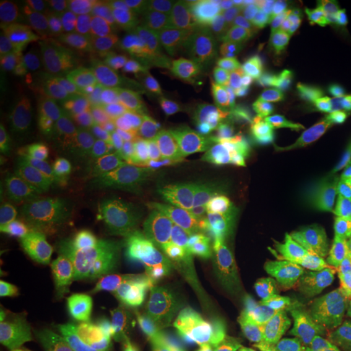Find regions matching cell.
I'll use <instances>...</instances> for the list:
<instances>
[{"label":"cell","instance_id":"cell-1","mask_svg":"<svg viewBox=\"0 0 351 351\" xmlns=\"http://www.w3.org/2000/svg\"><path fill=\"white\" fill-rule=\"evenodd\" d=\"M108 166L116 181L155 191L194 169L195 150L181 127L129 95L98 103Z\"/></svg>","mask_w":351,"mask_h":351},{"label":"cell","instance_id":"cell-2","mask_svg":"<svg viewBox=\"0 0 351 351\" xmlns=\"http://www.w3.org/2000/svg\"><path fill=\"white\" fill-rule=\"evenodd\" d=\"M82 270L77 249L67 239L46 247L21 289L25 324L44 341L67 335L80 309Z\"/></svg>","mask_w":351,"mask_h":351},{"label":"cell","instance_id":"cell-3","mask_svg":"<svg viewBox=\"0 0 351 351\" xmlns=\"http://www.w3.org/2000/svg\"><path fill=\"white\" fill-rule=\"evenodd\" d=\"M2 72L32 109L39 127L56 130L72 109L106 99L99 90L83 80L80 70L72 62L47 56Z\"/></svg>","mask_w":351,"mask_h":351},{"label":"cell","instance_id":"cell-4","mask_svg":"<svg viewBox=\"0 0 351 351\" xmlns=\"http://www.w3.org/2000/svg\"><path fill=\"white\" fill-rule=\"evenodd\" d=\"M228 174L245 208L263 219H302L319 208L320 199L296 186L288 176L262 160L258 153L232 147L228 153ZM320 210V208H319ZM324 213V210H320Z\"/></svg>","mask_w":351,"mask_h":351},{"label":"cell","instance_id":"cell-5","mask_svg":"<svg viewBox=\"0 0 351 351\" xmlns=\"http://www.w3.org/2000/svg\"><path fill=\"white\" fill-rule=\"evenodd\" d=\"M91 225L96 236H109L155 257L178 241L145 205L140 191L119 181L98 186L96 215Z\"/></svg>","mask_w":351,"mask_h":351},{"label":"cell","instance_id":"cell-6","mask_svg":"<svg viewBox=\"0 0 351 351\" xmlns=\"http://www.w3.org/2000/svg\"><path fill=\"white\" fill-rule=\"evenodd\" d=\"M56 33L72 64L96 90L106 98L129 93L119 49L111 34L83 28L64 10L56 19Z\"/></svg>","mask_w":351,"mask_h":351},{"label":"cell","instance_id":"cell-7","mask_svg":"<svg viewBox=\"0 0 351 351\" xmlns=\"http://www.w3.org/2000/svg\"><path fill=\"white\" fill-rule=\"evenodd\" d=\"M132 340L137 351H189L194 339V320L178 291L158 278L150 296L140 302Z\"/></svg>","mask_w":351,"mask_h":351},{"label":"cell","instance_id":"cell-8","mask_svg":"<svg viewBox=\"0 0 351 351\" xmlns=\"http://www.w3.org/2000/svg\"><path fill=\"white\" fill-rule=\"evenodd\" d=\"M148 106L161 109L176 119L208 130L234 129L230 111V91L226 88L204 86L189 78L158 83L143 93Z\"/></svg>","mask_w":351,"mask_h":351},{"label":"cell","instance_id":"cell-9","mask_svg":"<svg viewBox=\"0 0 351 351\" xmlns=\"http://www.w3.org/2000/svg\"><path fill=\"white\" fill-rule=\"evenodd\" d=\"M165 194L204 226L221 215L239 213L244 208L238 189L228 171L197 166L176 178Z\"/></svg>","mask_w":351,"mask_h":351},{"label":"cell","instance_id":"cell-10","mask_svg":"<svg viewBox=\"0 0 351 351\" xmlns=\"http://www.w3.org/2000/svg\"><path fill=\"white\" fill-rule=\"evenodd\" d=\"M95 276L96 287L121 293L135 304L150 296L160 278L137 249L109 236H96Z\"/></svg>","mask_w":351,"mask_h":351},{"label":"cell","instance_id":"cell-11","mask_svg":"<svg viewBox=\"0 0 351 351\" xmlns=\"http://www.w3.org/2000/svg\"><path fill=\"white\" fill-rule=\"evenodd\" d=\"M52 33L46 15L32 3L8 0L0 5V64L2 70L46 57Z\"/></svg>","mask_w":351,"mask_h":351},{"label":"cell","instance_id":"cell-12","mask_svg":"<svg viewBox=\"0 0 351 351\" xmlns=\"http://www.w3.org/2000/svg\"><path fill=\"white\" fill-rule=\"evenodd\" d=\"M156 274L176 291L226 276L228 262L215 241L197 238L178 239L155 257Z\"/></svg>","mask_w":351,"mask_h":351},{"label":"cell","instance_id":"cell-13","mask_svg":"<svg viewBox=\"0 0 351 351\" xmlns=\"http://www.w3.org/2000/svg\"><path fill=\"white\" fill-rule=\"evenodd\" d=\"M289 59L295 67L320 80L330 82L346 65V51L341 34L332 28L309 25L280 23Z\"/></svg>","mask_w":351,"mask_h":351},{"label":"cell","instance_id":"cell-14","mask_svg":"<svg viewBox=\"0 0 351 351\" xmlns=\"http://www.w3.org/2000/svg\"><path fill=\"white\" fill-rule=\"evenodd\" d=\"M298 257L319 276L351 285V238L324 221L293 219Z\"/></svg>","mask_w":351,"mask_h":351},{"label":"cell","instance_id":"cell-15","mask_svg":"<svg viewBox=\"0 0 351 351\" xmlns=\"http://www.w3.org/2000/svg\"><path fill=\"white\" fill-rule=\"evenodd\" d=\"M298 93L289 85L257 93H230L232 125L258 143L278 130L280 124L298 111Z\"/></svg>","mask_w":351,"mask_h":351},{"label":"cell","instance_id":"cell-16","mask_svg":"<svg viewBox=\"0 0 351 351\" xmlns=\"http://www.w3.org/2000/svg\"><path fill=\"white\" fill-rule=\"evenodd\" d=\"M306 125L351 153V93L337 80L315 86L298 106Z\"/></svg>","mask_w":351,"mask_h":351},{"label":"cell","instance_id":"cell-17","mask_svg":"<svg viewBox=\"0 0 351 351\" xmlns=\"http://www.w3.org/2000/svg\"><path fill=\"white\" fill-rule=\"evenodd\" d=\"M289 70L261 47L245 41H230L226 90L230 93H257L287 85Z\"/></svg>","mask_w":351,"mask_h":351},{"label":"cell","instance_id":"cell-18","mask_svg":"<svg viewBox=\"0 0 351 351\" xmlns=\"http://www.w3.org/2000/svg\"><path fill=\"white\" fill-rule=\"evenodd\" d=\"M226 36L230 41H245L261 47L287 70L295 67L285 44L282 25L271 13L269 2H241Z\"/></svg>","mask_w":351,"mask_h":351},{"label":"cell","instance_id":"cell-19","mask_svg":"<svg viewBox=\"0 0 351 351\" xmlns=\"http://www.w3.org/2000/svg\"><path fill=\"white\" fill-rule=\"evenodd\" d=\"M239 0H176L171 2V25L192 39L225 36Z\"/></svg>","mask_w":351,"mask_h":351},{"label":"cell","instance_id":"cell-20","mask_svg":"<svg viewBox=\"0 0 351 351\" xmlns=\"http://www.w3.org/2000/svg\"><path fill=\"white\" fill-rule=\"evenodd\" d=\"M56 155L69 171L70 178L77 179L93 178L108 165L101 130L98 132L88 122H78L59 137Z\"/></svg>","mask_w":351,"mask_h":351},{"label":"cell","instance_id":"cell-21","mask_svg":"<svg viewBox=\"0 0 351 351\" xmlns=\"http://www.w3.org/2000/svg\"><path fill=\"white\" fill-rule=\"evenodd\" d=\"M57 137L54 129L34 127L25 134L0 143L2 169L12 179H32L44 161L56 150Z\"/></svg>","mask_w":351,"mask_h":351},{"label":"cell","instance_id":"cell-22","mask_svg":"<svg viewBox=\"0 0 351 351\" xmlns=\"http://www.w3.org/2000/svg\"><path fill=\"white\" fill-rule=\"evenodd\" d=\"M119 49L122 72H124L127 91L147 93L160 83L158 75L153 39L143 36L137 32L122 28L112 36Z\"/></svg>","mask_w":351,"mask_h":351},{"label":"cell","instance_id":"cell-23","mask_svg":"<svg viewBox=\"0 0 351 351\" xmlns=\"http://www.w3.org/2000/svg\"><path fill=\"white\" fill-rule=\"evenodd\" d=\"M322 150L317 138L291 135L282 129L275 130L261 143L262 160L285 176H295L309 169L314 158Z\"/></svg>","mask_w":351,"mask_h":351},{"label":"cell","instance_id":"cell-24","mask_svg":"<svg viewBox=\"0 0 351 351\" xmlns=\"http://www.w3.org/2000/svg\"><path fill=\"white\" fill-rule=\"evenodd\" d=\"M178 295L184 306L195 314V320L225 324V320L239 311L226 276L178 289Z\"/></svg>","mask_w":351,"mask_h":351},{"label":"cell","instance_id":"cell-25","mask_svg":"<svg viewBox=\"0 0 351 351\" xmlns=\"http://www.w3.org/2000/svg\"><path fill=\"white\" fill-rule=\"evenodd\" d=\"M228 49L230 38L226 34L194 39L191 67L187 73L189 80L204 86L226 88Z\"/></svg>","mask_w":351,"mask_h":351},{"label":"cell","instance_id":"cell-26","mask_svg":"<svg viewBox=\"0 0 351 351\" xmlns=\"http://www.w3.org/2000/svg\"><path fill=\"white\" fill-rule=\"evenodd\" d=\"M153 49H155L160 83L179 82L187 78L194 39L176 26L169 25L153 39Z\"/></svg>","mask_w":351,"mask_h":351},{"label":"cell","instance_id":"cell-27","mask_svg":"<svg viewBox=\"0 0 351 351\" xmlns=\"http://www.w3.org/2000/svg\"><path fill=\"white\" fill-rule=\"evenodd\" d=\"M252 251L257 263L298 257V243L293 219L261 218L254 232Z\"/></svg>","mask_w":351,"mask_h":351},{"label":"cell","instance_id":"cell-28","mask_svg":"<svg viewBox=\"0 0 351 351\" xmlns=\"http://www.w3.org/2000/svg\"><path fill=\"white\" fill-rule=\"evenodd\" d=\"M138 304L121 293L96 287L95 313L99 327L112 339H130Z\"/></svg>","mask_w":351,"mask_h":351},{"label":"cell","instance_id":"cell-29","mask_svg":"<svg viewBox=\"0 0 351 351\" xmlns=\"http://www.w3.org/2000/svg\"><path fill=\"white\" fill-rule=\"evenodd\" d=\"M257 270L280 301L309 288V285L319 276L300 257L257 263Z\"/></svg>","mask_w":351,"mask_h":351},{"label":"cell","instance_id":"cell-30","mask_svg":"<svg viewBox=\"0 0 351 351\" xmlns=\"http://www.w3.org/2000/svg\"><path fill=\"white\" fill-rule=\"evenodd\" d=\"M232 296H234L238 309L243 313L252 314L254 311L280 301L256 265H236L228 267L226 274Z\"/></svg>","mask_w":351,"mask_h":351},{"label":"cell","instance_id":"cell-31","mask_svg":"<svg viewBox=\"0 0 351 351\" xmlns=\"http://www.w3.org/2000/svg\"><path fill=\"white\" fill-rule=\"evenodd\" d=\"M122 25L143 36L155 39L171 25V2L165 0H124L116 2Z\"/></svg>","mask_w":351,"mask_h":351},{"label":"cell","instance_id":"cell-32","mask_svg":"<svg viewBox=\"0 0 351 351\" xmlns=\"http://www.w3.org/2000/svg\"><path fill=\"white\" fill-rule=\"evenodd\" d=\"M78 25L86 29L101 32L114 36L122 28V19L116 2L106 0H65L60 3Z\"/></svg>","mask_w":351,"mask_h":351},{"label":"cell","instance_id":"cell-33","mask_svg":"<svg viewBox=\"0 0 351 351\" xmlns=\"http://www.w3.org/2000/svg\"><path fill=\"white\" fill-rule=\"evenodd\" d=\"M258 221H261V217L244 207L238 215L236 226L226 236L215 241L221 249L228 267L256 265L257 262L252 251V239Z\"/></svg>","mask_w":351,"mask_h":351},{"label":"cell","instance_id":"cell-34","mask_svg":"<svg viewBox=\"0 0 351 351\" xmlns=\"http://www.w3.org/2000/svg\"><path fill=\"white\" fill-rule=\"evenodd\" d=\"M140 195L145 205L160 218V221L168 228L174 238L182 239L204 236L199 223L166 194H160L156 191H140Z\"/></svg>","mask_w":351,"mask_h":351},{"label":"cell","instance_id":"cell-35","mask_svg":"<svg viewBox=\"0 0 351 351\" xmlns=\"http://www.w3.org/2000/svg\"><path fill=\"white\" fill-rule=\"evenodd\" d=\"M38 127L36 117L25 99L3 82L0 88V143Z\"/></svg>","mask_w":351,"mask_h":351},{"label":"cell","instance_id":"cell-36","mask_svg":"<svg viewBox=\"0 0 351 351\" xmlns=\"http://www.w3.org/2000/svg\"><path fill=\"white\" fill-rule=\"evenodd\" d=\"M285 307H287L289 317L293 322L304 324V326H311L315 328H326V330H335L343 332L333 322L330 313L324 304L322 300L317 295H314L309 288L298 291L295 295L288 296L287 300L282 301Z\"/></svg>","mask_w":351,"mask_h":351},{"label":"cell","instance_id":"cell-37","mask_svg":"<svg viewBox=\"0 0 351 351\" xmlns=\"http://www.w3.org/2000/svg\"><path fill=\"white\" fill-rule=\"evenodd\" d=\"M223 327L238 346L256 351H278L275 333L261 326L251 314L238 311L225 320Z\"/></svg>","mask_w":351,"mask_h":351},{"label":"cell","instance_id":"cell-38","mask_svg":"<svg viewBox=\"0 0 351 351\" xmlns=\"http://www.w3.org/2000/svg\"><path fill=\"white\" fill-rule=\"evenodd\" d=\"M309 181L351 186V153L339 147H326L306 171Z\"/></svg>","mask_w":351,"mask_h":351},{"label":"cell","instance_id":"cell-39","mask_svg":"<svg viewBox=\"0 0 351 351\" xmlns=\"http://www.w3.org/2000/svg\"><path fill=\"white\" fill-rule=\"evenodd\" d=\"M309 289L322 300L333 322L345 330L346 322L351 315V285L326 278V276H317L309 285Z\"/></svg>","mask_w":351,"mask_h":351},{"label":"cell","instance_id":"cell-40","mask_svg":"<svg viewBox=\"0 0 351 351\" xmlns=\"http://www.w3.org/2000/svg\"><path fill=\"white\" fill-rule=\"evenodd\" d=\"M189 351H239L223 324L194 320V339Z\"/></svg>","mask_w":351,"mask_h":351},{"label":"cell","instance_id":"cell-41","mask_svg":"<svg viewBox=\"0 0 351 351\" xmlns=\"http://www.w3.org/2000/svg\"><path fill=\"white\" fill-rule=\"evenodd\" d=\"M269 7L280 23H296L317 26V28H330L322 20V16L315 12V8L311 5V2H306V0H276V2H269Z\"/></svg>","mask_w":351,"mask_h":351},{"label":"cell","instance_id":"cell-42","mask_svg":"<svg viewBox=\"0 0 351 351\" xmlns=\"http://www.w3.org/2000/svg\"><path fill=\"white\" fill-rule=\"evenodd\" d=\"M311 5L333 32L351 34V0H313Z\"/></svg>","mask_w":351,"mask_h":351},{"label":"cell","instance_id":"cell-43","mask_svg":"<svg viewBox=\"0 0 351 351\" xmlns=\"http://www.w3.org/2000/svg\"><path fill=\"white\" fill-rule=\"evenodd\" d=\"M70 179L72 178H70L69 171L60 163L54 150V153L44 161L41 168L33 176L32 184L34 187L43 189V191H59V189L69 187Z\"/></svg>","mask_w":351,"mask_h":351},{"label":"cell","instance_id":"cell-44","mask_svg":"<svg viewBox=\"0 0 351 351\" xmlns=\"http://www.w3.org/2000/svg\"><path fill=\"white\" fill-rule=\"evenodd\" d=\"M251 315L261 324V326L269 328V330L274 332L275 335L285 330V328H288L289 324H291V317H289L287 307H285L282 301H276L271 302L269 306H263L261 309L254 311Z\"/></svg>","mask_w":351,"mask_h":351},{"label":"cell","instance_id":"cell-45","mask_svg":"<svg viewBox=\"0 0 351 351\" xmlns=\"http://www.w3.org/2000/svg\"><path fill=\"white\" fill-rule=\"evenodd\" d=\"M0 351H26L23 337L7 309L0 311Z\"/></svg>","mask_w":351,"mask_h":351},{"label":"cell","instance_id":"cell-46","mask_svg":"<svg viewBox=\"0 0 351 351\" xmlns=\"http://www.w3.org/2000/svg\"><path fill=\"white\" fill-rule=\"evenodd\" d=\"M276 343H278V351H309L289 327L276 333Z\"/></svg>","mask_w":351,"mask_h":351},{"label":"cell","instance_id":"cell-47","mask_svg":"<svg viewBox=\"0 0 351 351\" xmlns=\"http://www.w3.org/2000/svg\"><path fill=\"white\" fill-rule=\"evenodd\" d=\"M333 80H337L340 83V85H343L346 90L351 93V62L346 64L343 69L340 70L339 73H337V77L333 78Z\"/></svg>","mask_w":351,"mask_h":351},{"label":"cell","instance_id":"cell-48","mask_svg":"<svg viewBox=\"0 0 351 351\" xmlns=\"http://www.w3.org/2000/svg\"><path fill=\"white\" fill-rule=\"evenodd\" d=\"M345 339H346V343L351 345V315H350L348 322H346V326H345Z\"/></svg>","mask_w":351,"mask_h":351},{"label":"cell","instance_id":"cell-49","mask_svg":"<svg viewBox=\"0 0 351 351\" xmlns=\"http://www.w3.org/2000/svg\"><path fill=\"white\" fill-rule=\"evenodd\" d=\"M341 351H351V345H348V346H345V348H343V350H341Z\"/></svg>","mask_w":351,"mask_h":351},{"label":"cell","instance_id":"cell-50","mask_svg":"<svg viewBox=\"0 0 351 351\" xmlns=\"http://www.w3.org/2000/svg\"><path fill=\"white\" fill-rule=\"evenodd\" d=\"M239 351H256V350H247V348H241Z\"/></svg>","mask_w":351,"mask_h":351}]
</instances>
